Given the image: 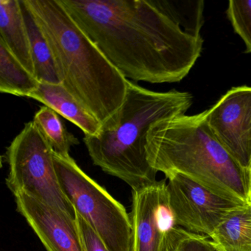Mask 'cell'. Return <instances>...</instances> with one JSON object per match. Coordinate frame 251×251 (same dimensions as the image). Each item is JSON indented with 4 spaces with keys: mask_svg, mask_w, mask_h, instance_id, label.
<instances>
[{
    "mask_svg": "<svg viewBox=\"0 0 251 251\" xmlns=\"http://www.w3.org/2000/svg\"><path fill=\"white\" fill-rule=\"evenodd\" d=\"M59 1L107 59L130 81H181L201 56L202 36L184 31L157 1Z\"/></svg>",
    "mask_w": 251,
    "mask_h": 251,
    "instance_id": "1",
    "label": "cell"
},
{
    "mask_svg": "<svg viewBox=\"0 0 251 251\" xmlns=\"http://www.w3.org/2000/svg\"><path fill=\"white\" fill-rule=\"evenodd\" d=\"M46 39L63 86L102 126L123 106L128 80L107 59L59 0H24Z\"/></svg>",
    "mask_w": 251,
    "mask_h": 251,
    "instance_id": "2",
    "label": "cell"
},
{
    "mask_svg": "<svg viewBox=\"0 0 251 251\" xmlns=\"http://www.w3.org/2000/svg\"><path fill=\"white\" fill-rule=\"evenodd\" d=\"M146 142L150 165L166 178L180 174L226 199L251 202L249 174L216 139L204 111L157 122Z\"/></svg>",
    "mask_w": 251,
    "mask_h": 251,
    "instance_id": "3",
    "label": "cell"
},
{
    "mask_svg": "<svg viewBox=\"0 0 251 251\" xmlns=\"http://www.w3.org/2000/svg\"><path fill=\"white\" fill-rule=\"evenodd\" d=\"M192 102L189 92H155L128 80L126 100L117 114L98 136L83 138L93 164L132 190L155 183L157 172L150 165L146 152L148 130L157 122L185 114Z\"/></svg>",
    "mask_w": 251,
    "mask_h": 251,
    "instance_id": "4",
    "label": "cell"
},
{
    "mask_svg": "<svg viewBox=\"0 0 251 251\" xmlns=\"http://www.w3.org/2000/svg\"><path fill=\"white\" fill-rule=\"evenodd\" d=\"M54 163L64 194L97 232L109 251H133L131 218L124 205L89 177L70 155L54 152Z\"/></svg>",
    "mask_w": 251,
    "mask_h": 251,
    "instance_id": "5",
    "label": "cell"
},
{
    "mask_svg": "<svg viewBox=\"0 0 251 251\" xmlns=\"http://www.w3.org/2000/svg\"><path fill=\"white\" fill-rule=\"evenodd\" d=\"M54 151L34 122L25 125L6 151L11 192L22 190L75 217V208L58 180Z\"/></svg>",
    "mask_w": 251,
    "mask_h": 251,
    "instance_id": "6",
    "label": "cell"
},
{
    "mask_svg": "<svg viewBox=\"0 0 251 251\" xmlns=\"http://www.w3.org/2000/svg\"><path fill=\"white\" fill-rule=\"evenodd\" d=\"M165 180L132 190L133 251H175L194 233L177 226Z\"/></svg>",
    "mask_w": 251,
    "mask_h": 251,
    "instance_id": "7",
    "label": "cell"
},
{
    "mask_svg": "<svg viewBox=\"0 0 251 251\" xmlns=\"http://www.w3.org/2000/svg\"><path fill=\"white\" fill-rule=\"evenodd\" d=\"M167 179L176 223L190 233L211 237L225 216L242 205L212 193L181 175H173Z\"/></svg>",
    "mask_w": 251,
    "mask_h": 251,
    "instance_id": "8",
    "label": "cell"
},
{
    "mask_svg": "<svg viewBox=\"0 0 251 251\" xmlns=\"http://www.w3.org/2000/svg\"><path fill=\"white\" fill-rule=\"evenodd\" d=\"M204 113L205 122L216 139L249 174L251 163V86L231 88Z\"/></svg>",
    "mask_w": 251,
    "mask_h": 251,
    "instance_id": "9",
    "label": "cell"
},
{
    "mask_svg": "<svg viewBox=\"0 0 251 251\" xmlns=\"http://www.w3.org/2000/svg\"><path fill=\"white\" fill-rule=\"evenodd\" d=\"M17 210L47 251H86L75 219L24 191L13 192Z\"/></svg>",
    "mask_w": 251,
    "mask_h": 251,
    "instance_id": "10",
    "label": "cell"
},
{
    "mask_svg": "<svg viewBox=\"0 0 251 251\" xmlns=\"http://www.w3.org/2000/svg\"><path fill=\"white\" fill-rule=\"evenodd\" d=\"M30 98L49 107L79 127L84 136H96L102 125L89 112L75 97L63 86L52 83H40Z\"/></svg>",
    "mask_w": 251,
    "mask_h": 251,
    "instance_id": "11",
    "label": "cell"
},
{
    "mask_svg": "<svg viewBox=\"0 0 251 251\" xmlns=\"http://www.w3.org/2000/svg\"><path fill=\"white\" fill-rule=\"evenodd\" d=\"M0 42L34 75L31 46L21 0H0Z\"/></svg>",
    "mask_w": 251,
    "mask_h": 251,
    "instance_id": "12",
    "label": "cell"
},
{
    "mask_svg": "<svg viewBox=\"0 0 251 251\" xmlns=\"http://www.w3.org/2000/svg\"><path fill=\"white\" fill-rule=\"evenodd\" d=\"M210 239L217 251H251V202L229 211Z\"/></svg>",
    "mask_w": 251,
    "mask_h": 251,
    "instance_id": "13",
    "label": "cell"
},
{
    "mask_svg": "<svg viewBox=\"0 0 251 251\" xmlns=\"http://www.w3.org/2000/svg\"><path fill=\"white\" fill-rule=\"evenodd\" d=\"M23 14L30 38L32 58L34 65L35 77L40 83L60 84L61 79L55 67L50 48L38 26L33 14L21 0Z\"/></svg>",
    "mask_w": 251,
    "mask_h": 251,
    "instance_id": "14",
    "label": "cell"
},
{
    "mask_svg": "<svg viewBox=\"0 0 251 251\" xmlns=\"http://www.w3.org/2000/svg\"><path fill=\"white\" fill-rule=\"evenodd\" d=\"M39 80L0 42V92L30 98L39 87Z\"/></svg>",
    "mask_w": 251,
    "mask_h": 251,
    "instance_id": "15",
    "label": "cell"
},
{
    "mask_svg": "<svg viewBox=\"0 0 251 251\" xmlns=\"http://www.w3.org/2000/svg\"><path fill=\"white\" fill-rule=\"evenodd\" d=\"M33 121L56 153L70 155L72 147L78 145V139L67 130L59 114L52 108L42 106L35 114Z\"/></svg>",
    "mask_w": 251,
    "mask_h": 251,
    "instance_id": "16",
    "label": "cell"
},
{
    "mask_svg": "<svg viewBox=\"0 0 251 251\" xmlns=\"http://www.w3.org/2000/svg\"><path fill=\"white\" fill-rule=\"evenodd\" d=\"M160 8L186 33L201 36L203 25L204 1L157 0Z\"/></svg>",
    "mask_w": 251,
    "mask_h": 251,
    "instance_id": "17",
    "label": "cell"
},
{
    "mask_svg": "<svg viewBox=\"0 0 251 251\" xmlns=\"http://www.w3.org/2000/svg\"><path fill=\"white\" fill-rule=\"evenodd\" d=\"M226 14L235 33L245 43V52L251 53V0H230Z\"/></svg>",
    "mask_w": 251,
    "mask_h": 251,
    "instance_id": "18",
    "label": "cell"
},
{
    "mask_svg": "<svg viewBox=\"0 0 251 251\" xmlns=\"http://www.w3.org/2000/svg\"><path fill=\"white\" fill-rule=\"evenodd\" d=\"M75 219L86 251H109L92 226L76 211Z\"/></svg>",
    "mask_w": 251,
    "mask_h": 251,
    "instance_id": "19",
    "label": "cell"
},
{
    "mask_svg": "<svg viewBox=\"0 0 251 251\" xmlns=\"http://www.w3.org/2000/svg\"><path fill=\"white\" fill-rule=\"evenodd\" d=\"M175 251H217L209 237L192 234L181 242Z\"/></svg>",
    "mask_w": 251,
    "mask_h": 251,
    "instance_id": "20",
    "label": "cell"
},
{
    "mask_svg": "<svg viewBox=\"0 0 251 251\" xmlns=\"http://www.w3.org/2000/svg\"><path fill=\"white\" fill-rule=\"evenodd\" d=\"M249 176H250V180H251V166H250V169H249Z\"/></svg>",
    "mask_w": 251,
    "mask_h": 251,
    "instance_id": "21",
    "label": "cell"
}]
</instances>
